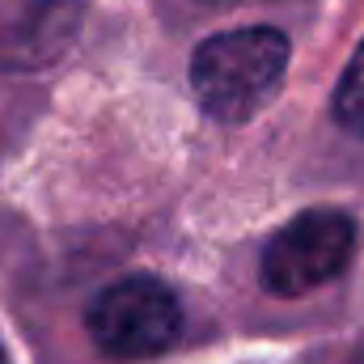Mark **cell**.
Masks as SVG:
<instances>
[{"instance_id": "8992f818", "label": "cell", "mask_w": 364, "mask_h": 364, "mask_svg": "<svg viewBox=\"0 0 364 364\" xmlns=\"http://www.w3.org/2000/svg\"><path fill=\"white\" fill-rule=\"evenodd\" d=\"M348 364H364V348H360V352H356V356H352Z\"/></svg>"}, {"instance_id": "3957f363", "label": "cell", "mask_w": 364, "mask_h": 364, "mask_svg": "<svg viewBox=\"0 0 364 364\" xmlns=\"http://www.w3.org/2000/svg\"><path fill=\"white\" fill-rule=\"evenodd\" d=\"M356 255V220L339 208H309L275 229L263 246V288L275 296H305L335 275Z\"/></svg>"}, {"instance_id": "52a82bcc", "label": "cell", "mask_w": 364, "mask_h": 364, "mask_svg": "<svg viewBox=\"0 0 364 364\" xmlns=\"http://www.w3.org/2000/svg\"><path fill=\"white\" fill-rule=\"evenodd\" d=\"M0 364H9V356H4V343H0Z\"/></svg>"}, {"instance_id": "277c9868", "label": "cell", "mask_w": 364, "mask_h": 364, "mask_svg": "<svg viewBox=\"0 0 364 364\" xmlns=\"http://www.w3.org/2000/svg\"><path fill=\"white\" fill-rule=\"evenodd\" d=\"M85 0H0V68H51L73 51Z\"/></svg>"}, {"instance_id": "6da1fadb", "label": "cell", "mask_w": 364, "mask_h": 364, "mask_svg": "<svg viewBox=\"0 0 364 364\" xmlns=\"http://www.w3.org/2000/svg\"><path fill=\"white\" fill-rule=\"evenodd\" d=\"M292 43L275 26L225 30L191 55V90L216 123H246L259 114L288 73Z\"/></svg>"}, {"instance_id": "7a4b0ae2", "label": "cell", "mask_w": 364, "mask_h": 364, "mask_svg": "<svg viewBox=\"0 0 364 364\" xmlns=\"http://www.w3.org/2000/svg\"><path fill=\"white\" fill-rule=\"evenodd\" d=\"M90 339L114 360L166 356L182 335L178 292L157 275H127L102 288L85 314Z\"/></svg>"}, {"instance_id": "5b68a950", "label": "cell", "mask_w": 364, "mask_h": 364, "mask_svg": "<svg viewBox=\"0 0 364 364\" xmlns=\"http://www.w3.org/2000/svg\"><path fill=\"white\" fill-rule=\"evenodd\" d=\"M335 119H339L352 136H364V43L356 47L352 64H348L343 77H339V90H335Z\"/></svg>"}]
</instances>
